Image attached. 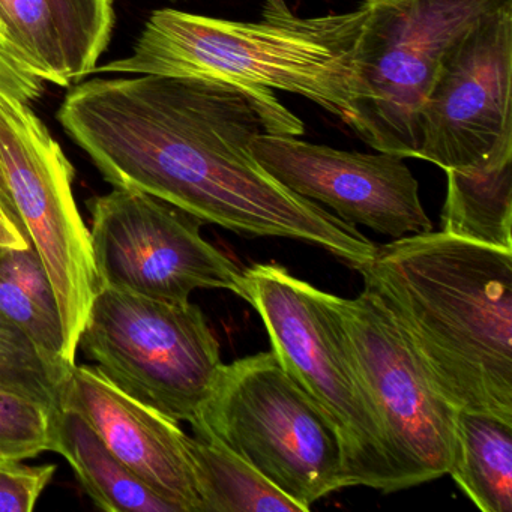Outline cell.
<instances>
[{
  "mask_svg": "<svg viewBox=\"0 0 512 512\" xmlns=\"http://www.w3.org/2000/svg\"><path fill=\"white\" fill-rule=\"evenodd\" d=\"M359 97L347 127L377 152L416 158L415 118L449 47L512 0H368Z\"/></svg>",
  "mask_w": 512,
  "mask_h": 512,
  "instance_id": "8",
  "label": "cell"
},
{
  "mask_svg": "<svg viewBox=\"0 0 512 512\" xmlns=\"http://www.w3.org/2000/svg\"><path fill=\"white\" fill-rule=\"evenodd\" d=\"M101 289L190 301L202 289L245 299L244 269L203 238L205 221L142 191L113 188L88 203Z\"/></svg>",
  "mask_w": 512,
  "mask_h": 512,
  "instance_id": "9",
  "label": "cell"
},
{
  "mask_svg": "<svg viewBox=\"0 0 512 512\" xmlns=\"http://www.w3.org/2000/svg\"><path fill=\"white\" fill-rule=\"evenodd\" d=\"M0 191H2V190H0Z\"/></svg>",
  "mask_w": 512,
  "mask_h": 512,
  "instance_id": "27",
  "label": "cell"
},
{
  "mask_svg": "<svg viewBox=\"0 0 512 512\" xmlns=\"http://www.w3.org/2000/svg\"><path fill=\"white\" fill-rule=\"evenodd\" d=\"M53 452L62 455L83 490L107 512H179L128 469L97 433L70 410L59 409Z\"/></svg>",
  "mask_w": 512,
  "mask_h": 512,
  "instance_id": "14",
  "label": "cell"
},
{
  "mask_svg": "<svg viewBox=\"0 0 512 512\" xmlns=\"http://www.w3.org/2000/svg\"><path fill=\"white\" fill-rule=\"evenodd\" d=\"M65 380L35 344L0 313V385L59 410Z\"/></svg>",
  "mask_w": 512,
  "mask_h": 512,
  "instance_id": "21",
  "label": "cell"
},
{
  "mask_svg": "<svg viewBox=\"0 0 512 512\" xmlns=\"http://www.w3.org/2000/svg\"><path fill=\"white\" fill-rule=\"evenodd\" d=\"M332 301L376 406L398 491L448 475L458 410L437 391L371 287Z\"/></svg>",
  "mask_w": 512,
  "mask_h": 512,
  "instance_id": "10",
  "label": "cell"
},
{
  "mask_svg": "<svg viewBox=\"0 0 512 512\" xmlns=\"http://www.w3.org/2000/svg\"><path fill=\"white\" fill-rule=\"evenodd\" d=\"M250 151L287 190L328 206L346 223L392 239L433 230L418 181L400 155L340 151L271 133L254 136Z\"/></svg>",
  "mask_w": 512,
  "mask_h": 512,
  "instance_id": "12",
  "label": "cell"
},
{
  "mask_svg": "<svg viewBox=\"0 0 512 512\" xmlns=\"http://www.w3.org/2000/svg\"><path fill=\"white\" fill-rule=\"evenodd\" d=\"M200 512H304L247 461L202 434L188 436Z\"/></svg>",
  "mask_w": 512,
  "mask_h": 512,
  "instance_id": "18",
  "label": "cell"
},
{
  "mask_svg": "<svg viewBox=\"0 0 512 512\" xmlns=\"http://www.w3.org/2000/svg\"><path fill=\"white\" fill-rule=\"evenodd\" d=\"M353 269L445 400L512 422V250L431 230L377 245Z\"/></svg>",
  "mask_w": 512,
  "mask_h": 512,
  "instance_id": "2",
  "label": "cell"
},
{
  "mask_svg": "<svg viewBox=\"0 0 512 512\" xmlns=\"http://www.w3.org/2000/svg\"><path fill=\"white\" fill-rule=\"evenodd\" d=\"M0 94L32 103L43 94V80L26 70L10 53L0 47Z\"/></svg>",
  "mask_w": 512,
  "mask_h": 512,
  "instance_id": "24",
  "label": "cell"
},
{
  "mask_svg": "<svg viewBox=\"0 0 512 512\" xmlns=\"http://www.w3.org/2000/svg\"><path fill=\"white\" fill-rule=\"evenodd\" d=\"M59 409L70 410L158 496L179 512H200L188 457V434L179 422L119 388L98 365H74Z\"/></svg>",
  "mask_w": 512,
  "mask_h": 512,
  "instance_id": "13",
  "label": "cell"
},
{
  "mask_svg": "<svg viewBox=\"0 0 512 512\" xmlns=\"http://www.w3.org/2000/svg\"><path fill=\"white\" fill-rule=\"evenodd\" d=\"M56 473L55 464L26 466L0 458V512H31Z\"/></svg>",
  "mask_w": 512,
  "mask_h": 512,
  "instance_id": "23",
  "label": "cell"
},
{
  "mask_svg": "<svg viewBox=\"0 0 512 512\" xmlns=\"http://www.w3.org/2000/svg\"><path fill=\"white\" fill-rule=\"evenodd\" d=\"M58 412L0 385V458L23 461L52 451Z\"/></svg>",
  "mask_w": 512,
  "mask_h": 512,
  "instance_id": "22",
  "label": "cell"
},
{
  "mask_svg": "<svg viewBox=\"0 0 512 512\" xmlns=\"http://www.w3.org/2000/svg\"><path fill=\"white\" fill-rule=\"evenodd\" d=\"M448 475L484 512L512 511V422L458 410Z\"/></svg>",
  "mask_w": 512,
  "mask_h": 512,
  "instance_id": "15",
  "label": "cell"
},
{
  "mask_svg": "<svg viewBox=\"0 0 512 512\" xmlns=\"http://www.w3.org/2000/svg\"><path fill=\"white\" fill-rule=\"evenodd\" d=\"M79 347L137 400L193 425L220 374V343L199 305L103 287Z\"/></svg>",
  "mask_w": 512,
  "mask_h": 512,
  "instance_id": "6",
  "label": "cell"
},
{
  "mask_svg": "<svg viewBox=\"0 0 512 512\" xmlns=\"http://www.w3.org/2000/svg\"><path fill=\"white\" fill-rule=\"evenodd\" d=\"M370 2L350 13L302 19L265 0L262 20L230 22L164 8L146 20L133 53L97 74L220 80L301 95L346 124L359 97L358 55Z\"/></svg>",
  "mask_w": 512,
  "mask_h": 512,
  "instance_id": "3",
  "label": "cell"
},
{
  "mask_svg": "<svg viewBox=\"0 0 512 512\" xmlns=\"http://www.w3.org/2000/svg\"><path fill=\"white\" fill-rule=\"evenodd\" d=\"M244 289L283 367L337 428L353 487L398 491L382 424L332 293L277 263L244 269Z\"/></svg>",
  "mask_w": 512,
  "mask_h": 512,
  "instance_id": "4",
  "label": "cell"
},
{
  "mask_svg": "<svg viewBox=\"0 0 512 512\" xmlns=\"http://www.w3.org/2000/svg\"><path fill=\"white\" fill-rule=\"evenodd\" d=\"M0 47H2V49L5 50V52L10 53V55L13 56L14 59H16V56L13 55V50H11L10 44H8L7 34H5V28L4 25H2V23H0Z\"/></svg>",
  "mask_w": 512,
  "mask_h": 512,
  "instance_id": "26",
  "label": "cell"
},
{
  "mask_svg": "<svg viewBox=\"0 0 512 512\" xmlns=\"http://www.w3.org/2000/svg\"><path fill=\"white\" fill-rule=\"evenodd\" d=\"M4 25L13 55L38 79L70 86L61 32L49 0H0Z\"/></svg>",
  "mask_w": 512,
  "mask_h": 512,
  "instance_id": "19",
  "label": "cell"
},
{
  "mask_svg": "<svg viewBox=\"0 0 512 512\" xmlns=\"http://www.w3.org/2000/svg\"><path fill=\"white\" fill-rule=\"evenodd\" d=\"M0 313L35 344L59 373L70 376L73 368L65 361L58 302L49 275L32 245H0Z\"/></svg>",
  "mask_w": 512,
  "mask_h": 512,
  "instance_id": "16",
  "label": "cell"
},
{
  "mask_svg": "<svg viewBox=\"0 0 512 512\" xmlns=\"http://www.w3.org/2000/svg\"><path fill=\"white\" fill-rule=\"evenodd\" d=\"M512 2L443 56L415 118L416 158L475 170L512 158Z\"/></svg>",
  "mask_w": 512,
  "mask_h": 512,
  "instance_id": "11",
  "label": "cell"
},
{
  "mask_svg": "<svg viewBox=\"0 0 512 512\" xmlns=\"http://www.w3.org/2000/svg\"><path fill=\"white\" fill-rule=\"evenodd\" d=\"M74 173L61 145L28 104L0 94V190L49 275L71 368L101 290L91 232L74 199Z\"/></svg>",
  "mask_w": 512,
  "mask_h": 512,
  "instance_id": "7",
  "label": "cell"
},
{
  "mask_svg": "<svg viewBox=\"0 0 512 512\" xmlns=\"http://www.w3.org/2000/svg\"><path fill=\"white\" fill-rule=\"evenodd\" d=\"M61 32L70 82L94 73L112 38V0H49Z\"/></svg>",
  "mask_w": 512,
  "mask_h": 512,
  "instance_id": "20",
  "label": "cell"
},
{
  "mask_svg": "<svg viewBox=\"0 0 512 512\" xmlns=\"http://www.w3.org/2000/svg\"><path fill=\"white\" fill-rule=\"evenodd\" d=\"M440 232L512 250V158L494 166L446 172Z\"/></svg>",
  "mask_w": 512,
  "mask_h": 512,
  "instance_id": "17",
  "label": "cell"
},
{
  "mask_svg": "<svg viewBox=\"0 0 512 512\" xmlns=\"http://www.w3.org/2000/svg\"><path fill=\"white\" fill-rule=\"evenodd\" d=\"M191 428L235 452L304 512L353 487L337 428L272 349L223 364Z\"/></svg>",
  "mask_w": 512,
  "mask_h": 512,
  "instance_id": "5",
  "label": "cell"
},
{
  "mask_svg": "<svg viewBox=\"0 0 512 512\" xmlns=\"http://www.w3.org/2000/svg\"><path fill=\"white\" fill-rule=\"evenodd\" d=\"M58 121L115 188L242 235L317 245L352 268L376 253L356 226L287 190L251 154L257 134H304L271 89L154 74L92 79L65 95Z\"/></svg>",
  "mask_w": 512,
  "mask_h": 512,
  "instance_id": "1",
  "label": "cell"
},
{
  "mask_svg": "<svg viewBox=\"0 0 512 512\" xmlns=\"http://www.w3.org/2000/svg\"><path fill=\"white\" fill-rule=\"evenodd\" d=\"M0 245L14 248H25L32 245L2 191H0Z\"/></svg>",
  "mask_w": 512,
  "mask_h": 512,
  "instance_id": "25",
  "label": "cell"
}]
</instances>
